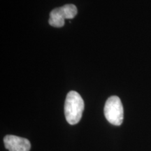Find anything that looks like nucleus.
<instances>
[{"label": "nucleus", "instance_id": "f03ea898", "mask_svg": "<svg viewBox=\"0 0 151 151\" xmlns=\"http://www.w3.org/2000/svg\"><path fill=\"white\" fill-rule=\"evenodd\" d=\"M106 118L111 124L119 126L122 123L124 111L121 100L117 96H112L107 99L104 106Z\"/></svg>", "mask_w": 151, "mask_h": 151}, {"label": "nucleus", "instance_id": "7ed1b4c3", "mask_svg": "<svg viewBox=\"0 0 151 151\" xmlns=\"http://www.w3.org/2000/svg\"><path fill=\"white\" fill-rule=\"evenodd\" d=\"M77 8L74 4H66L51 11L49 24L55 27H62L65 24V19H72L76 16Z\"/></svg>", "mask_w": 151, "mask_h": 151}, {"label": "nucleus", "instance_id": "f257e3e1", "mask_svg": "<svg viewBox=\"0 0 151 151\" xmlns=\"http://www.w3.org/2000/svg\"><path fill=\"white\" fill-rule=\"evenodd\" d=\"M84 110V101L77 92L71 91L67 94L65 104L66 120L70 124H76L80 121Z\"/></svg>", "mask_w": 151, "mask_h": 151}, {"label": "nucleus", "instance_id": "20e7f679", "mask_svg": "<svg viewBox=\"0 0 151 151\" xmlns=\"http://www.w3.org/2000/svg\"><path fill=\"white\" fill-rule=\"evenodd\" d=\"M5 147L9 151H29L31 143L24 138L7 135L4 139Z\"/></svg>", "mask_w": 151, "mask_h": 151}]
</instances>
